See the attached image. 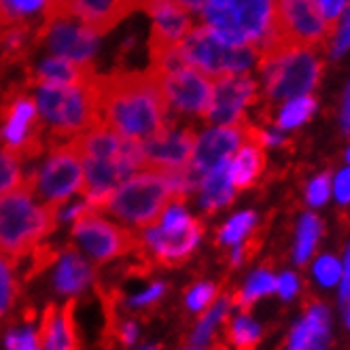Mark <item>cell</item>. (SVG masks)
<instances>
[{"mask_svg": "<svg viewBox=\"0 0 350 350\" xmlns=\"http://www.w3.org/2000/svg\"><path fill=\"white\" fill-rule=\"evenodd\" d=\"M43 11L72 15L105 36L128 15L140 11V0H47Z\"/></svg>", "mask_w": 350, "mask_h": 350, "instance_id": "17", "label": "cell"}, {"mask_svg": "<svg viewBox=\"0 0 350 350\" xmlns=\"http://www.w3.org/2000/svg\"><path fill=\"white\" fill-rule=\"evenodd\" d=\"M230 306H232L230 297H221L217 304H211L208 308H206L202 319H200V323H198V327H196L193 336H191V342L196 346H202V344L208 342L213 338V334H215V327L219 323H223V321H228Z\"/></svg>", "mask_w": 350, "mask_h": 350, "instance_id": "25", "label": "cell"}, {"mask_svg": "<svg viewBox=\"0 0 350 350\" xmlns=\"http://www.w3.org/2000/svg\"><path fill=\"white\" fill-rule=\"evenodd\" d=\"M204 236V225L200 219H189V223L170 228V225L155 223L151 228L142 230L140 238L145 251L151 253V261L157 265L176 267L187 261Z\"/></svg>", "mask_w": 350, "mask_h": 350, "instance_id": "14", "label": "cell"}, {"mask_svg": "<svg viewBox=\"0 0 350 350\" xmlns=\"http://www.w3.org/2000/svg\"><path fill=\"white\" fill-rule=\"evenodd\" d=\"M72 238L98 263L145 251L140 234L119 228L117 223L105 219L94 208H85L72 219Z\"/></svg>", "mask_w": 350, "mask_h": 350, "instance_id": "11", "label": "cell"}, {"mask_svg": "<svg viewBox=\"0 0 350 350\" xmlns=\"http://www.w3.org/2000/svg\"><path fill=\"white\" fill-rule=\"evenodd\" d=\"M172 202H183L176 193L172 172L145 170L119 183L102 204V211L138 230H147L159 221Z\"/></svg>", "mask_w": 350, "mask_h": 350, "instance_id": "4", "label": "cell"}, {"mask_svg": "<svg viewBox=\"0 0 350 350\" xmlns=\"http://www.w3.org/2000/svg\"><path fill=\"white\" fill-rule=\"evenodd\" d=\"M17 297L15 261L0 255V317H5Z\"/></svg>", "mask_w": 350, "mask_h": 350, "instance_id": "31", "label": "cell"}, {"mask_svg": "<svg viewBox=\"0 0 350 350\" xmlns=\"http://www.w3.org/2000/svg\"><path fill=\"white\" fill-rule=\"evenodd\" d=\"M189 350H198V348H189Z\"/></svg>", "mask_w": 350, "mask_h": 350, "instance_id": "48", "label": "cell"}, {"mask_svg": "<svg viewBox=\"0 0 350 350\" xmlns=\"http://www.w3.org/2000/svg\"><path fill=\"white\" fill-rule=\"evenodd\" d=\"M145 350H155V348H145Z\"/></svg>", "mask_w": 350, "mask_h": 350, "instance_id": "47", "label": "cell"}, {"mask_svg": "<svg viewBox=\"0 0 350 350\" xmlns=\"http://www.w3.org/2000/svg\"><path fill=\"white\" fill-rule=\"evenodd\" d=\"M0 5H3L7 26H11L17 22H30L38 11L43 13L47 0H0Z\"/></svg>", "mask_w": 350, "mask_h": 350, "instance_id": "32", "label": "cell"}, {"mask_svg": "<svg viewBox=\"0 0 350 350\" xmlns=\"http://www.w3.org/2000/svg\"><path fill=\"white\" fill-rule=\"evenodd\" d=\"M94 81V79H92ZM88 83H34V102L47 132V145L66 142L98 123L96 102Z\"/></svg>", "mask_w": 350, "mask_h": 350, "instance_id": "5", "label": "cell"}, {"mask_svg": "<svg viewBox=\"0 0 350 350\" xmlns=\"http://www.w3.org/2000/svg\"><path fill=\"white\" fill-rule=\"evenodd\" d=\"M26 185L40 202L53 206H64L72 196L83 191V159L72 147V142L66 140L51 145L45 159L26 174Z\"/></svg>", "mask_w": 350, "mask_h": 350, "instance_id": "8", "label": "cell"}, {"mask_svg": "<svg viewBox=\"0 0 350 350\" xmlns=\"http://www.w3.org/2000/svg\"><path fill=\"white\" fill-rule=\"evenodd\" d=\"M204 24L234 47H255L270 24V0H208Z\"/></svg>", "mask_w": 350, "mask_h": 350, "instance_id": "7", "label": "cell"}, {"mask_svg": "<svg viewBox=\"0 0 350 350\" xmlns=\"http://www.w3.org/2000/svg\"><path fill=\"white\" fill-rule=\"evenodd\" d=\"M149 3H151V0H140V11H145ZM174 3L180 5V7H185V9L191 13V11H202L204 5L208 3V0H174Z\"/></svg>", "mask_w": 350, "mask_h": 350, "instance_id": "41", "label": "cell"}, {"mask_svg": "<svg viewBox=\"0 0 350 350\" xmlns=\"http://www.w3.org/2000/svg\"><path fill=\"white\" fill-rule=\"evenodd\" d=\"M327 19H340V13L346 5V0H319Z\"/></svg>", "mask_w": 350, "mask_h": 350, "instance_id": "40", "label": "cell"}, {"mask_svg": "<svg viewBox=\"0 0 350 350\" xmlns=\"http://www.w3.org/2000/svg\"><path fill=\"white\" fill-rule=\"evenodd\" d=\"M163 293H166V284L155 282V284L149 286L147 291H142V293L134 295V297L130 299V304H132L134 308H145V306H151V304H155L157 299H161Z\"/></svg>", "mask_w": 350, "mask_h": 350, "instance_id": "36", "label": "cell"}, {"mask_svg": "<svg viewBox=\"0 0 350 350\" xmlns=\"http://www.w3.org/2000/svg\"><path fill=\"white\" fill-rule=\"evenodd\" d=\"M342 301H348L350 297V246L346 253V265H344V282H342Z\"/></svg>", "mask_w": 350, "mask_h": 350, "instance_id": "42", "label": "cell"}, {"mask_svg": "<svg viewBox=\"0 0 350 350\" xmlns=\"http://www.w3.org/2000/svg\"><path fill=\"white\" fill-rule=\"evenodd\" d=\"M213 350H228V346H225V344H215Z\"/></svg>", "mask_w": 350, "mask_h": 350, "instance_id": "44", "label": "cell"}, {"mask_svg": "<svg viewBox=\"0 0 350 350\" xmlns=\"http://www.w3.org/2000/svg\"><path fill=\"white\" fill-rule=\"evenodd\" d=\"M344 128L350 130V88L346 94V107H344Z\"/></svg>", "mask_w": 350, "mask_h": 350, "instance_id": "43", "label": "cell"}, {"mask_svg": "<svg viewBox=\"0 0 350 350\" xmlns=\"http://www.w3.org/2000/svg\"><path fill=\"white\" fill-rule=\"evenodd\" d=\"M350 299V297H348ZM348 327H350V308H348Z\"/></svg>", "mask_w": 350, "mask_h": 350, "instance_id": "45", "label": "cell"}, {"mask_svg": "<svg viewBox=\"0 0 350 350\" xmlns=\"http://www.w3.org/2000/svg\"><path fill=\"white\" fill-rule=\"evenodd\" d=\"M257 100V83L249 72L221 75L213 83V100L206 121L215 126H232L246 117V107Z\"/></svg>", "mask_w": 350, "mask_h": 350, "instance_id": "15", "label": "cell"}, {"mask_svg": "<svg viewBox=\"0 0 350 350\" xmlns=\"http://www.w3.org/2000/svg\"><path fill=\"white\" fill-rule=\"evenodd\" d=\"M278 286V278L272 276V272L267 270V267H261V270H257L249 282H246V286L242 291H236L230 299L234 306H238L242 314H246L251 310V306L261 297V295H267V293H274Z\"/></svg>", "mask_w": 350, "mask_h": 350, "instance_id": "24", "label": "cell"}, {"mask_svg": "<svg viewBox=\"0 0 350 350\" xmlns=\"http://www.w3.org/2000/svg\"><path fill=\"white\" fill-rule=\"evenodd\" d=\"M94 280V267L81 257L75 249H68L59 257L55 274H53V286L62 295H77L85 291Z\"/></svg>", "mask_w": 350, "mask_h": 350, "instance_id": "22", "label": "cell"}, {"mask_svg": "<svg viewBox=\"0 0 350 350\" xmlns=\"http://www.w3.org/2000/svg\"><path fill=\"white\" fill-rule=\"evenodd\" d=\"M75 299H68L62 308L49 304L40 321L38 346L45 350H79L77 327H75Z\"/></svg>", "mask_w": 350, "mask_h": 350, "instance_id": "20", "label": "cell"}, {"mask_svg": "<svg viewBox=\"0 0 350 350\" xmlns=\"http://www.w3.org/2000/svg\"><path fill=\"white\" fill-rule=\"evenodd\" d=\"M272 13L263 38L255 45L257 64L293 49H317L336 36L340 19H327L319 0H270Z\"/></svg>", "mask_w": 350, "mask_h": 350, "instance_id": "2", "label": "cell"}, {"mask_svg": "<svg viewBox=\"0 0 350 350\" xmlns=\"http://www.w3.org/2000/svg\"><path fill=\"white\" fill-rule=\"evenodd\" d=\"M94 77H96L94 64H77V62L66 59V57L49 55L30 70L28 85H34V83L72 85V83H88Z\"/></svg>", "mask_w": 350, "mask_h": 350, "instance_id": "21", "label": "cell"}, {"mask_svg": "<svg viewBox=\"0 0 350 350\" xmlns=\"http://www.w3.org/2000/svg\"><path fill=\"white\" fill-rule=\"evenodd\" d=\"M198 191H200V206L206 213H215L223 208V206L232 204L236 189L230 178V159L221 161L217 168L206 172Z\"/></svg>", "mask_w": 350, "mask_h": 350, "instance_id": "23", "label": "cell"}, {"mask_svg": "<svg viewBox=\"0 0 350 350\" xmlns=\"http://www.w3.org/2000/svg\"><path fill=\"white\" fill-rule=\"evenodd\" d=\"M317 350H323V348H317Z\"/></svg>", "mask_w": 350, "mask_h": 350, "instance_id": "49", "label": "cell"}, {"mask_svg": "<svg viewBox=\"0 0 350 350\" xmlns=\"http://www.w3.org/2000/svg\"><path fill=\"white\" fill-rule=\"evenodd\" d=\"M314 276L323 286H332L342 278V265L334 257H321L314 265Z\"/></svg>", "mask_w": 350, "mask_h": 350, "instance_id": "34", "label": "cell"}, {"mask_svg": "<svg viewBox=\"0 0 350 350\" xmlns=\"http://www.w3.org/2000/svg\"><path fill=\"white\" fill-rule=\"evenodd\" d=\"M348 47H350V9H348V13L344 17V24L336 32V40L332 43L334 55H342Z\"/></svg>", "mask_w": 350, "mask_h": 350, "instance_id": "37", "label": "cell"}, {"mask_svg": "<svg viewBox=\"0 0 350 350\" xmlns=\"http://www.w3.org/2000/svg\"><path fill=\"white\" fill-rule=\"evenodd\" d=\"M217 293H219V289L213 282H200L187 293V308L191 312H204L206 308L215 301Z\"/></svg>", "mask_w": 350, "mask_h": 350, "instance_id": "33", "label": "cell"}, {"mask_svg": "<svg viewBox=\"0 0 350 350\" xmlns=\"http://www.w3.org/2000/svg\"><path fill=\"white\" fill-rule=\"evenodd\" d=\"M198 134L193 128H174L142 140V166L147 170L178 172L187 168L193 157Z\"/></svg>", "mask_w": 350, "mask_h": 350, "instance_id": "16", "label": "cell"}, {"mask_svg": "<svg viewBox=\"0 0 350 350\" xmlns=\"http://www.w3.org/2000/svg\"><path fill=\"white\" fill-rule=\"evenodd\" d=\"M96 119L134 140H149L174 126L159 81L151 70H117L92 81Z\"/></svg>", "mask_w": 350, "mask_h": 350, "instance_id": "1", "label": "cell"}, {"mask_svg": "<svg viewBox=\"0 0 350 350\" xmlns=\"http://www.w3.org/2000/svg\"><path fill=\"white\" fill-rule=\"evenodd\" d=\"M319 234H321V221L314 215H306L299 223V234H297V246H295L297 263H306L308 257L312 255Z\"/></svg>", "mask_w": 350, "mask_h": 350, "instance_id": "30", "label": "cell"}, {"mask_svg": "<svg viewBox=\"0 0 350 350\" xmlns=\"http://www.w3.org/2000/svg\"><path fill=\"white\" fill-rule=\"evenodd\" d=\"M336 198L342 204L350 202V168L342 170L336 178Z\"/></svg>", "mask_w": 350, "mask_h": 350, "instance_id": "39", "label": "cell"}, {"mask_svg": "<svg viewBox=\"0 0 350 350\" xmlns=\"http://www.w3.org/2000/svg\"><path fill=\"white\" fill-rule=\"evenodd\" d=\"M255 221H257V215L251 213V211H246V213H240V215L232 217V219L219 230V234H217V244H221V246H234V244L242 242V240L246 238V234H249V232L253 230Z\"/></svg>", "mask_w": 350, "mask_h": 350, "instance_id": "28", "label": "cell"}, {"mask_svg": "<svg viewBox=\"0 0 350 350\" xmlns=\"http://www.w3.org/2000/svg\"><path fill=\"white\" fill-rule=\"evenodd\" d=\"M244 134H246V119L240 123H232V126H215L202 132L196 140V149L189 166L200 174L211 172L221 161L230 159L238 151V147L244 142Z\"/></svg>", "mask_w": 350, "mask_h": 350, "instance_id": "18", "label": "cell"}, {"mask_svg": "<svg viewBox=\"0 0 350 350\" xmlns=\"http://www.w3.org/2000/svg\"><path fill=\"white\" fill-rule=\"evenodd\" d=\"M228 340L236 350H255L261 342V329L257 323L242 314L228 325Z\"/></svg>", "mask_w": 350, "mask_h": 350, "instance_id": "27", "label": "cell"}, {"mask_svg": "<svg viewBox=\"0 0 350 350\" xmlns=\"http://www.w3.org/2000/svg\"><path fill=\"white\" fill-rule=\"evenodd\" d=\"M178 53L189 66L211 75H236L249 72L257 62L255 47H234L221 40L208 26L191 28L178 43Z\"/></svg>", "mask_w": 350, "mask_h": 350, "instance_id": "9", "label": "cell"}, {"mask_svg": "<svg viewBox=\"0 0 350 350\" xmlns=\"http://www.w3.org/2000/svg\"><path fill=\"white\" fill-rule=\"evenodd\" d=\"M24 183H26L24 161L11 151L0 147V193L22 187Z\"/></svg>", "mask_w": 350, "mask_h": 350, "instance_id": "29", "label": "cell"}, {"mask_svg": "<svg viewBox=\"0 0 350 350\" xmlns=\"http://www.w3.org/2000/svg\"><path fill=\"white\" fill-rule=\"evenodd\" d=\"M329 193H332V180H329V174H321L310 183L306 196L312 206H321L329 200Z\"/></svg>", "mask_w": 350, "mask_h": 350, "instance_id": "35", "label": "cell"}, {"mask_svg": "<svg viewBox=\"0 0 350 350\" xmlns=\"http://www.w3.org/2000/svg\"><path fill=\"white\" fill-rule=\"evenodd\" d=\"M36 40H45L51 55L72 59L77 64H92L98 51L100 34L64 13H40Z\"/></svg>", "mask_w": 350, "mask_h": 350, "instance_id": "12", "label": "cell"}, {"mask_svg": "<svg viewBox=\"0 0 350 350\" xmlns=\"http://www.w3.org/2000/svg\"><path fill=\"white\" fill-rule=\"evenodd\" d=\"M263 75L265 96L270 102L306 96L319 83L323 62L314 49H293L259 66Z\"/></svg>", "mask_w": 350, "mask_h": 350, "instance_id": "10", "label": "cell"}, {"mask_svg": "<svg viewBox=\"0 0 350 350\" xmlns=\"http://www.w3.org/2000/svg\"><path fill=\"white\" fill-rule=\"evenodd\" d=\"M59 208L62 206L38 202L26 183L0 193V255L15 263L28 257L38 242L55 230Z\"/></svg>", "mask_w": 350, "mask_h": 350, "instance_id": "3", "label": "cell"}, {"mask_svg": "<svg viewBox=\"0 0 350 350\" xmlns=\"http://www.w3.org/2000/svg\"><path fill=\"white\" fill-rule=\"evenodd\" d=\"M346 157H348V161H350V149H348V155H346Z\"/></svg>", "mask_w": 350, "mask_h": 350, "instance_id": "46", "label": "cell"}, {"mask_svg": "<svg viewBox=\"0 0 350 350\" xmlns=\"http://www.w3.org/2000/svg\"><path fill=\"white\" fill-rule=\"evenodd\" d=\"M159 81V88L163 92L168 107L172 113L193 115V117H206L213 100V79L187 62H178V64L161 70L155 75Z\"/></svg>", "mask_w": 350, "mask_h": 350, "instance_id": "13", "label": "cell"}, {"mask_svg": "<svg viewBox=\"0 0 350 350\" xmlns=\"http://www.w3.org/2000/svg\"><path fill=\"white\" fill-rule=\"evenodd\" d=\"M317 109V100L312 96H297V98H291L286 105L280 109L278 113V128L282 130H291V128H297L299 123L310 119V115L314 113Z\"/></svg>", "mask_w": 350, "mask_h": 350, "instance_id": "26", "label": "cell"}, {"mask_svg": "<svg viewBox=\"0 0 350 350\" xmlns=\"http://www.w3.org/2000/svg\"><path fill=\"white\" fill-rule=\"evenodd\" d=\"M0 147L22 161L36 159L47 147L45 126L26 88H13L0 102Z\"/></svg>", "mask_w": 350, "mask_h": 350, "instance_id": "6", "label": "cell"}, {"mask_svg": "<svg viewBox=\"0 0 350 350\" xmlns=\"http://www.w3.org/2000/svg\"><path fill=\"white\" fill-rule=\"evenodd\" d=\"M299 289V282L295 278V274H282L278 278V286H276V291L280 293L282 299H291Z\"/></svg>", "mask_w": 350, "mask_h": 350, "instance_id": "38", "label": "cell"}, {"mask_svg": "<svg viewBox=\"0 0 350 350\" xmlns=\"http://www.w3.org/2000/svg\"><path fill=\"white\" fill-rule=\"evenodd\" d=\"M145 11L151 15L149 49L174 47L193 28L189 11L174 0H151Z\"/></svg>", "mask_w": 350, "mask_h": 350, "instance_id": "19", "label": "cell"}]
</instances>
